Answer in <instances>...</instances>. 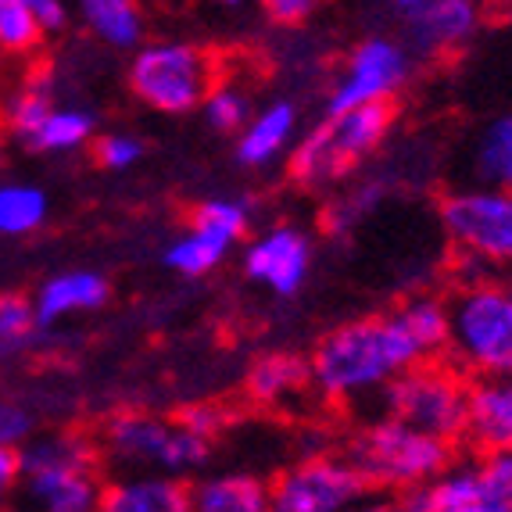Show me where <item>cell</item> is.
Wrapping results in <instances>:
<instances>
[{
	"mask_svg": "<svg viewBox=\"0 0 512 512\" xmlns=\"http://www.w3.org/2000/svg\"><path fill=\"white\" fill-rule=\"evenodd\" d=\"M444 348L448 301L437 294H412L384 312L326 330L308 355V376L323 402L355 405L376 398L409 369L444 359Z\"/></svg>",
	"mask_w": 512,
	"mask_h": 512,
	"instance_id": "1",
	"label": "cell"
},
{
	"mask_svg": "<svg viewBox=\"0 0 512 512\" xmlns=\"http://www.w3.org/2000/svg\"><path fill=\"white\" fill-rule=\"evenodd\" d=\"M104 473L97 437L51 427L18 448L15 512H97Z\"/></svg>",
	"mask_w": 512,
	"mask_h": 512,
	"instance_id": "2",
	"label": "cell"
},
{
	"mask_svg": "<svg viewBox=\"0 0 512 512\" xmlns=\"http://www.w3.org/2000/svg\"><path fill=\"white\" fill-rule=\"evenodd\" d=\"M97 448H101V462H108L115 473H154V477L187 480L205 473L215 441L194 434L180 416L122 409L108 416L97 434Z\"/></svg>",
	"mask_w": 512,
	"mask_h": 512,
	"instance_id": "3",
	"label": "cell"
},
{
	"mask_svg": "<svg viewBox=\"0 0 512 512\" xmlns=\"http://www.w3.org/2000/svg\"><path fill=\"white\" fill-rule=\"evenodd\" d=\"M394 129V104L323 115L316 126L301 129L298 144L287 154V172L308 194H326L351 180L362 165L387 144Z\"/></svg>",
	"mask_w": 512,
	"mask_h": 512,
	"instance_id": "4",
	"label": "cell"
},
{
	"mask_svg": "<svg viewBox=\"0 0 512 512\" xmlns=\"http://www.w3.org/2000/svg\"><path fill=\"white\" fill-rule=\"evenodd\" d=\"M437 222L462 283L512 280V190L455 187L437 201Z\"/></svg>",
	"mask_w": 512,
	"mask_h": 512,
	"instance_id": "5",
	"label": "cell"
},
{
	"mask_svg": "<svg viewBox=\"0 0 512 512\" xmlns=\"http://www.w3.org/2000/svg\"><path fill=\"white\" fill-rule=\"evenodd\" d=\"M470 384L512 376V280L462 283L448 298V348Z\"/></svg>",
	"mask_w": 512,
	"mask_h": 512,
	"instance_id": "6",
	"label": "cell"
},
{
	"mask_svg": "<svg viewBox=\"0 0 512 512\" xmlns=\"http://www.w3.org/2000/svg\"><path fill=\"white\" fill-rule=\"evenodd\" d=\"M348 462L359 470L369 491H387V495L405 498L434 484L452 466L455 444L419 434V430L402 427L394 419L373 416L351 437Z\"/></svg>",
	"mask_w": 512,
	"mask_h": 512,
	"instance_id": "7",
	"label": "cell"
},
{
	"mask_svg": "<svg viewBox=\"0 0 512 512\" xmlns=\"http://www.w3.org/2000/svg\"><path fill=\"white\" fill-rule=\"evenodd\" d=\"M222 79L219 58L194 40H147L137 54H129L126 86L154 115H190L201 111L208 90Z\"/></svg>",
	"mask_w": 512,
	"mask_h": 512,
	"instance_id": "8",
	"label": "cell"
},
{
	"mask_svg": "<svg viewBox=\"0 0 512 512\" xmlns=\"http://www.w3.org/2000/svg\"><path fill=\"white\" fill-rule=\"evenodd\" d=\"M466 412H470V380L444 359L409 369L376 394V416L394 419L444 444L466 437Z\"/></svg>",
	"mask_w": 512,
	"mask_h": 512,
	"instance_id": "9",
	"label": "cell"
},
{
	"mask_svg": "<svg viewBox=\"0 0 512 512\" xmlns=\"http://www.w3.org/2000/svg\"><path fill=\"white\" fill-rule=\"evenodd\" d=\"M251 219H255V208L248 197H208L194 208L187 226L162 244V265L183 280H201L215 273L233 251L244 248Z\"/></svg>",
	"mask_w": 512,
	"mask_h": 512,
	"instance_id": "10",
	"label": "cell"
},
{
	"mask_svg": "<svg viewBox=\"0 0 512 512\" xmlns=\"http://www.w3.org/2000/svg\"><path fill=\"white\" fill-rule=\"evenodd\" d=\"M416 58L402 47L394 33H369L351 43L341 72L326 94V115L369 108V104H394V97L409 86Z\"/></svg>",
	"mask_w": 512,
	"mask_h": 512,
	"instance_id": "11",
	"label": "cell"
},
{
	"mask_svg": "<svg viewBox=\"0 0 512 512\" xmlns=\"http://www.w3.org/2000/svg\"><path fill=\"white\" fill-rule=\"evenodd\" d=\"M369 487L348 455L316 452L269 480V512H355Z\"/></svg>",
	"mask_w": 512,
	"mask_h": 512,
	"instance_id": "12",
	"label": "cell"
},
{
	"mask_svg": "<svg viewBox=\"0 0 512 512\" xmlns=\"http://www.w3.org/2000/svg\"><path fill=\"white\" fill-rule=\"evenodd\" d=\"M394 36L416 61L459 54L484 26L477 0H394L387 4Z\"/></svg>",
	"mask_w": 512,
	"mask_h": 512,
	"instance_id": "13",
	"label": "cell"
},
{
	"mask_svg": "<svg viewBox=\"0 0 512 512\" xmlns=\"http://www.w3.org/2000/svg\"><path fill=\"white\" fill-rule=\"evenodd\" d=\"M316 265V244L294 222H276L262 233L244 240L240 248V269L255 287L276 294V298H294L312 276Z\"/></svg>",
	"mask_w": 512,
	"mask_h": 512,
	"instance_id": "14",
	"label": "cell"
},
{
	"mask_svg": "<svg viewBox=\"0 0 512 512\" xmlns=\"http://www.w3.org/2000/svg\"><path fill=\"white\" fill-rule=\"evenodd\" d=\"M29 298H33L36 323L47 333L54 326L69 323V319L101 312L111 301V280L101 269L72 265V269H58V273L43 276Z\"/></svg>",
	"mask_w": 512,
	"mask_h": 512,
	"instance_id": "15",
	"label": "cell"
},
{
	"mask_svg": "<svg viewBox=\"0 0 512 512\" xmlns=\"http://www.w3.org/2000/svg\"><path fill=\"white\" fill-rule=\"evenodd\" d=\"M301 137V108L291 97H273L255 108L248 126L237 133L233 154L244 169H269L280 162L283 154H291Z\"/></svg>",
	"mask_w": 512,
	"mask_h": 512,
	"instance_id": "16",
	"label": "cell"
},
{
	"mask_svg": "<svg viewBox=\"0 0 512 512\" xmlns=\"http://www.w3.org/2000/svg\"><path fill=\"white\" fill-rule=\"evenodd\" d=\"M97 512H194L190 480L154 477V473H115L104 480Z\"/></svg>",
	"mask_w": 512,
	"mask_h": 512,
	"instance_id": "17",
	"label": "cell"
},
{
	"mask_svg": "<svg viewBox=\"0 0 512 512\" xmlns=\"http://www.w3.org/2000/svg\"><path fill=\"white\" fill-rule=\"evenodd\" d=\"M466 441H470L480 455L512 452V376L470 384Z\"/></svg>",
	"mask_w": 512,
	"mask_h": 512,
	"instance_id": "18",
	"label": "cell"
},
{
	"mask_svg": "<svg viewBox=\"0 0 512 512\" xmlns=\"http://www.w3.org/2000/svg\"><path fill=\"white\" fill-rule=\"evenodd\" d=\"M76 22L108 51L137 54L147 43V11L137 0H83L76 4Z\"/></svg>",
	"mask_w": 512,
	"mask_h": 512,
	"instance_id": "19",
	"label": "cell"
},
{
	"mask_svg": "<svg viewBox=\"0 0 512 512\" xmlns=\"http://www.w3.org/2000/svg\"><path fill=\"white\" fill-rule=\"evenodd\" d=\"M194 512H269V480L248 470H212L190 480Z\"/></svg>",
	"mask_w": 512,
	"mask_h": 512,
	"instance_id": "20",
	"label": "cell"
},
{
	"mask_svg": "<svg viewBox=\"0 0 512 512\" xmlns=\"http://www.w3.org/2000/svg\"><path fill=\"white\" fill-rule=\"evenodd\" d=\"M61 101H65V97H61L58 79H54L51 72H29V76L18 79L8 94H4V101H0V129H4L11 140L26 144L36 133V126H40Z\"/></svg>",
	"mask_w": 512,
	"mask_h": 512,
	"instance_id": "21",
	"label": "cell"
},
{
	"mask_svg": "<svg viewBox=\"0 0 512 512\" xmlns=\"http://www.w3.org/2000/svg\"><path fill=\"white\" fill-rule=\"evenodd\" d=\"M470 187L512 190V111L491 115L470 144Z\"/></svg>",
	"mask_w": 512,
	"mask_h": 512,
	"instance_id": "22",
	"label": "cell"
},
{
	"mask_svg": "<svg viewBox=\"0 0 512 512\" xmlns=\"http://www.w3.org/2000/svg\"><path fill=\"white\" fill-rule=\"evenodd\" d=\"M308 387H312L308 359L291 355V351H269L248 369V394L258 405H269V409H283V405L298 402Z\"/></svg>",
	"mask_w": 512,
	"mask_h": 512,
	"instance_id": "23",
	"label": "cell"
},
{
	"mask_svg": "<svg viewBox=\"0 0 512 512\" xmlns=\"http://www.w3.org/2000/svg\"><path fill=\"white\" fill-rule=\"evenodd\" d=\"M97 140V115L76 101H61L47 119L36 126V133L26 140V151L33 154H76Z\"/></svg>",
	"mask_w": 512,
	"mask_h": 512,
	"instance_id": "24",
	"label": "cell"
},
{
	"mask_svg": "<svg viewBox=\"0 0 512 512\" xmlns=\"http://www.w3.org/2000/svg\"><path fill=\"white\" fill-rule=\"evenodd\" d=\"M51 219V194L40 183L0 180V237L26 240Z\"/></svg>",
	"mask_w": 512,
	"mask_h": 512,
	"instance_id": "25",
	"label": "cell"
},
{
	"mask_svg": "<svg viewBox=\"0 0 512 512\" xmlns=\"http://www.w3.org/2000/svg\"><path fill=\"white\" fill-rule=\"evenodd\" d=\"M43 344L33 298L22 291H0V369L26 362Z\"/></svg>",
	"mask_w": 512,
	"mask_h": 512,
	"instance_id": "26",
	"label": "cell"
},
{
	"mask_svg": "<svg viewBox=\"0 0 512 512\" xmlns=\"http://www.w3.org/2000/svg\"><path fill=\"white\" fill-rule=\"evenodd\" d=\"M255 97L244 83L237 79H226L222 76L219 83L208 90L205 104H201V115H205V126L215 129V133H230L237 137L240 129L248 126V119L255 115Z\"/></svg>",
	"mask_w": 512,
	"mask_h": 512,
	"instance_id": "27",
	"label": "cell"
},
{
	"mask_svg": "<svg viewBox=\"0 0 512 512\" xmlns=\"http://www.w3.org/2000/svg\"><path fill=\"white\" fill-rule=\"evenodd\" d=\"M43 47L29 0H0V58H33Z\"/></svg>",
	"mask_w": 512,
	"mask_h": 512,
	"instance_id": "28",
	"label": "cell"
},
{
	"mask_svg": "<svg viewBox=\"0 0 512 512\" xmlns=\"http://www.w3.org/2000/svg\"><path fill=\"white\" fill-rule=\"evenodd\" d=\"M147 144L140 133H129V129H108V133H97L94 140V162L104 172H129L144 162Z\"/></svg>",
	"mask_w": 512,
	"mask_h": 512,
	"instance_id": "29",
	"label": "cell"
},
{
	"mask_svg": "<svg viewBox=\"0 0 512 512\" xmlns=\"http://www.w3.org/2000/svg\"><path fill=\"white\" fill-rule=\"evenodd\" d=\"M33 434H40V416L18 394L0 391V448L18 452Z\"/></svg>",
	"mask_w": 512,
	"mask_h": 512,
	"instance_id": "30",
	"label": "cell"
},
{
	"mask_svg": "<svg viewBox=\"0 0 512 512\" xmlns=\"http://www.w3.org/2000/svg\"><path fill=\"white\" fill-rule=\"evenodd\" d=\"M376 201H380V187H376V180L344 190V194L330 205V215H326L330 230L344 233V230H351V226H359V219H366V215L373 212Z\"/></svg>",
	"mask_w": 512,
	"mask_h": 512,
	"instance_id": "31",
	"label": "cell"
},
{
	"mask_svg": "<svg viewBox=\"0 0 512 512\" xmlns=\"http://www.w3.org/2000/svg\"><path fill=\"white\" fill-rule=\"evenodd\" d=\"M29 8H33V18L36 26H40L43 40L69 33V26L76 22V8L65 4V0H29Z\"/></svg>",
	"mask_w": 512,
	"mask_h": 512,
	"instance_id": "32",
	"label": "cell"
},
{
	"mask_svg": "<svg viewBox=\"0 0 512 512\" xmlns=\"http://www.w3.org/2000/svg\"><path fill=\"white\" fill-rule=\"evenodd\" d=\"M316 11H319L316 0H269V4H265V15H269V22H276V26H305Z\"/></svg>",
	"mask_w": 512,
	"mask_h": 512,
	"instance_id": "33",
	"label": "cell"
},
{
	"mask_svg": "<svg viewBox=\"0 0 512 512\" xmlns=\"http://www.w3.org/2000/svg\"><path fill=\"white\" fill-rule=\"evenodd\" d=\"M180 419L194 434L208 437V441H215V437L222 434V427H226V416H222L215 405H190L187 412H180Z\"/></svg>",
	"mask_w": 512,
	"mask_h": 512,
	"instance_id": "34",
	"label": "cell"
},
{
	"mask_svg": "<svg viewBox=\"0 0 512 512\" xmlns=\"http://www.w3.org/2000/svg\"><path fill=\"white\" fill-rule=\"evenodd\" d=\"M18 495V452L0 448V512H15Z\"/></svg>",
	"mask_w": 512,
	"mask_h": 512,
	"instance_id": "35",
	"label": "cell"
},
{
	"mask_svg": "<svg viewBox=\"0 0 512 512\" xmlns=\"http://www.w3.org/2000/svg\"><path fill=\"white\" fill-rule=\"evenodd\" d=\"M355 512H423L409 502V498H384V502H366L359 505Z\"/></svg>",
	"mask_w": 512,
	"mask_h": 512,
	"instance_id": "36",
	"label": "cell"
},
{
	"mask_svg": "<svg viewBox=\"0 0 512 512\" xmlns=\"http://www.w3.org/2000/svg\"><path fill=\"white\" fill-rule=\"evenodd\" d=\"M4 144H8V137H4V129H0V158H4Z\"/></svg>",
	"mask_w": 512,
	"mask_h": 512,
	"instance_id": "37",
	"label": "cell"
}]
</instances>
